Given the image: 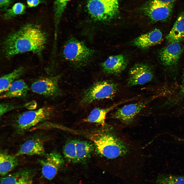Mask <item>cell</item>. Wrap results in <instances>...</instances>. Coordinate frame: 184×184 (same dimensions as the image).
Returning <instances> with one entry per match:
<instances>
[{
    "mask_svg": "<svg viewBox=\"0 0 184 184\" xmlns=\"http://www.w3.org/2000/svg\"><path fill=\"white\" fill-rule=\"evenodd\" d=\"M90 138L97 153L108 160L109 171L112 176L125 184H138L141 181L144 175V163L133 157L135 149L132 145L113 129L94 133Z\"/></svg>",
    "mask_w": 184,
    "mask_h": 184,
    "instance_id": "1",
    "label": "cell"
},
{
    "mask_svg": "<svg viewBox=\"0 0 184 184\" xmlns=\"http://www.w3.org/2000/svg\"><path fill=\"white\" fill-rule=\"evenodd\" d=\"M47 40V33L39 25L27 24L6 37L2 44V51L5 57L9 59L29 52L40 56Z\"/></svg>",
    "mask_w": 184,
    "mask_h": 184,
    "instance_id": "2",
    "label": "cell"
},
{
    "mask_svg": "<svg viewBox=\"0 0 184 184\" xmlns=\"http://www.w3.org/2000/svg\"><path fill=\"white\" fill-rule=\"evenodd\" d=\"M63 53L66 60L78 68L86 65L91 60L94 51L82 42L72 38L64 45Z\"/></svg>",
    "mask_w": 184,
    "mask_h": 184,
    "instance_id": "3",
    "label": "cell"
},
{
    "mask_svg": "<svg viewBox=\"0 0 184 184\" xmlns=\"http://www.w3.org/2000/svg\"><path fill=\"white\" fill-rule=\"evenodd\" d=\"M117 90V84L112 81L105 80L98 81L83 92L80 103L86 105L97 100L112 98Z\"/></svg>",
    "mask_w": 184,
    "mask_h": 184,
    "instance_id": "4",
    "label": "cell"
},
{
    "mask_svg": "<svg viewBox=\"0 0 184 184\" xmlns=\"http://www.w3.org/2000/svg\"><path fill=\"white\" fill-rule=\"evenodd\" d=\"M54 112L53 107L45 106L23 112L17 118L16 130L18 132L22 133L32 129L50 119Z\"/></svg>",
    "mask_w": 184,
    "mask_h": 184,
    "instance_id": "5",
    "label": "cell"
},
{
    "mask_svg": "<svg viewBox=\"0 0 184 184\" xmlns=\"http://www.w3.org/2000/svg\"><path fill=\"white\" fill-rule=\"evenodd\" d=\"M118 0H89L87 4L89 13L94 20L100 21L110 20L117 14Z\"/></svg>",
    "mask_w": 184,
    "mask_h": 184,
    "instance_id": "6",
    "label": "cell"
},
{
    "mask_svg": "<svg viewBox=\"0 0 184 184\" xmlns=\"http://www.w3.org/2000/svg\"><path fill=\"white\" fill-rule=\"evenodd\" d=\"M60 78L59 75L39 78L32 83L31 89L33 92L47 98H55L62 93L59 85Z\"/></svg>",
    "mask_w": 184,
    "mask_h": 184,
    "instance_id": "7",
    "label": "cell"
},
{
    "mask_svg": "<svg viewBox=\"0 0 184 184\" xmlns=\"http://www.w3.org/2000/svg\"><path fill=\"white\" fill-rule=\"evenodd\" d=\"M173 4V3L165 2L160 0H151L145 7V14L153 21H166L171 15Z\"/></svg>",
    "mask_w": 184,
    "mask_h": 184,
    "instance_id": "8",
    "label": "cell"
},
{
    "mask_svg": "<svg viewBox=\"0 0 184 184\" xmlns=\"http://www.w3.org/2000/svg\"><path fill=\"white\" fill-rule=\"evenodd\" d=\"M45 155L44 158L39 159L38 162L41 166L43 176L46 179L51 180L55 177L63 166L64 161L62 156L55 150Z\"/></svg>",
    "mask_w": 184,
    "mask_h": 184,
    "instance_id": "9",
    "label": "cell"
},
{
    "mask_svg": "<svg viewBox=\"0 0 184 184\" xmlns=\"http://www.w3.org/2000/svg\"><path fill=\"white\" fill-rule=\"evenodd\" d=\"M153 76L152 70L148 65L142 63L135 64L129 71L127 85L130 86L143 85L151 81Z\"/></svg>",
    "mask_w": 184,
    "mask_h": 184,
    "instance_id": "10",
    "label": "cell"
},
{
    "mask_svg": "<svg viewBox=\"0 0 184 184\" xmlns=\"http://www.w3.org/2000/svg\"><path fill=\"white\" fill-rule=\"evenodd\" d=\"M149 100L142 101L125 105L117 109L112 114V117L125 123H131L145 107Z\"/></svg>",
    "mask_w": 184,
    "mask_h": 184,
    "instance_id": "11",
    "label": "cell"
},
{
    "mask_svg": "<svg viewBox=\"0 0 184 184\" xmlns=\"http://www.w3.org/2000/svg\"><path fill=\"white\" fill-rule=\"evenodd\" d=\"M183 48L180 43H170L160 51L159 56L162 64L167 67H172L177 63L183 51Z\"/></svg>",
    "mask_w": 184,
    "mask_h": 184,
    "instance_id": "12",
    "label": "cell"
},
{
    "mask_svg": "<svg viewBox=\"0 0 184 184\" xmlns=\"http://www.w3.org/2000/svg\"><path fill=\"white\" fill-rule=\"evenodd\" d=\"M127 64L125 56L120 54L109 57L101 64V66L105 73L117 75L125 69Z\"/></svg>",
    "mask_w": 184,
    "mask_h": 184,
    "instance_id": "13",
    "label": "cell"
},
{
    "mask_svg": "<svg viewBox=\"0 0 184 184\" xmlns=\"http://www.w3.org/2000/svg\"><path fill=\"white\" fill-rule=\"evenodd\" d=\"M34 174L32 170L21 169L1 178L0 184H33Z\"/></svg>",
    "mask_w": 184,
    "mask_h": 184,
    "instance_id": "14",
    "label": "cell"
},
{
    "mask_svg": "<svg viewBox=\"0 0 184 184\" xmlns=\"http://www.w3.org/2000/svg\"><path fill=\"white\" fill-rule=\"evenodd\" d=\"M45 152L43 142L38 139L29 140L20 146L15 155L17 156L23 155L43 156Z\"/></svg>",
    "mask_w": 184,
    "mask_h": 184,
    "instance_id": "15",
    "label": "cell"
},
{
    "mask_svg": "<svg viewBox=\"0 0 184 184\" xmlns=\"http://www.w3.org/2000/svg\"><path fill=\"white\" fill-rule=\"evenodd\" d=\"M162 37L161 31L159 29H155L137 37L132 43L139 48L145 49L159 43Z\"/></svg>",
    "mask_w": 184,
    "mask_h": 184,
    "instance_id": "16",
    "label": "cell"
},
{
    "mask_svg": "<svg viewBox=\"0 0 184 184\" xmlns=\"http://www.w3.org/2000/svg\"><path fill=\"white\" fill-rule=\"evenodd\" d=\"M29 90L28 86L24 81L21 79H17L6 91L1 94L0 98H24L27 95Z\"/></svg>",
    "mask_w": 184,
    "mask_h": 184,
    "instance_id": "17",
    "label": "cell"
},
{
    "mask_svg": "<svg viewBox=\"0 0 184 184\" xmlns=\"http://www.w3.org/2000/svg\"><path fill=\"white\" fill-rule=\"evenodd\" d=\"M166 39L169 43H180L184 39V12L180 13Z\"/></svg>",
    "mask_w": 184,
    "mask_h": 184,
    "instance_id": "18",
    "label": "cell"
},
{
    "mask_svg": "<svg viewBox=\"0 0 184 184\" xmlns=\"http://www.w3.org/2000/svg\"><path fill=\"white\" fill-rule=\"evenodd\" d=\"M125 101L121 102L105 108H96L94 109L91 112L84 121L89 123H96L104 126L107 114L119 104Z\"/></svg>",
    "mask_w": 184,
    "mask_h": 184,
    "instance_id": "19",
    "label": "cell"
},
{
    "mask_svg": "<svg viewBox=\"0 0 184 184\" xmlns=\"http://www.w3.org/2000/svg\"><path fill=\"white\" fill-rule=\"evenodd\" d=\"M17 156L11 155L7 152L0 153V174L4 176L13 170L18 164Z\"/></svg>",
    "mask_w": 184,
    "mask_h": 184,
    "instance_id": "20",
    "label": "cell"
},
{
    "mask_svg": "<svg viewBox=\"0 0 184 184\" xmlns=\"http://www.w3.org/2000/svg\"><path fill=\"white\" fill-rule=\"evenodd\" d=\"M77 163H84L89 158L94 151L93 144L87 141L75 140Z\"/></svg>",
    "mask_w": 184,
    "mask_h": 184,
    "instance_id": "21",
    "label": "cell"
},
{
    "mask_svg": "<svg viewBox=\"0 0 184 184\" xmlns=\"http://www.w3.org/2000/svg\"><path fill=\"white\" fill-rule=\"evenodd\" d=\"M24 71L23 67H20L2 76L0 79V93L6 91L12 84L23 74Z\"/></svg>",
    "mask_w": 184,
    "mask_h": 184,
    "instance_id": "22",
    "label": "cell"
},
{
    "mask_svg": "<svg viewBox=\"0 0 184 184\" xmlns=\"http://www.w3.org/2000/svg\"><path fill=\"white\" fill-rule=\"evenodd\" d=\"M156 184H184V176L161 174L157 176Z\"/></svg>",
    "mask_w": 184,
    "mask_h": 184,
    "instance_id": "23",
    "label": "cell"
},
{
    "mask_svg": "<svg viewBox=\"0 0 184 184\" xmlns=\"http://www.w3.org/2000/svg\"><path fill=\"white\" fill-rule=\"evenodd\" d=\"M63 152L65 158L68 162L73 163H77L75 140L67 142L63 147Z\"/></svg>",
    "mask_w": 184,
    "mask_h": 184,
    "instance_id": "24",
    "label": "cell"
},
{
    "mask_svg": "<svg viewBox=\"0 0 184 184\" xmlns=\"http://www.w3.org/2000/svg\"><path fill=\"white\" fill-rule=\"evenodd\" d=\"M69 0H55L54 5L55 29H58V25L63 13Z\"/></svg>",
    "mask_w": 184,
    "mask_h": 184,
    "instance_id": "25",
    "label": "cell"
},
{
    "mask_svg": "<svg viewBox=\"0 0 184 184\" xmlns=\"http://www.w3.org/2000/svg\"><path fill=\"white\" fill-rule=\"evenodd\" d=\"M25 6L23 4L21 3H16L11 8L5 10L3 17L6 19H8L22 14L25 12Z\"/></svg>",
    "mask_w": 184,
    "mask_h": 184,
    "instance_id": "26",
    "label": "cell"
},
{
    "mask_svg": "<svg viewBox=\"0 0 184 184\" xmlns=\"http://www.w3.org/2000/svg\"><path fill=\"white\" fill-rule=\"evenodd\" d=\"M28 104L18 105L9 103H2L0 104V116L1 117L5 113L14 109L26 107Z\"/></svg>",
    "mask_w": 184,
    "mask_h": 184,
    "instance_id": "27",
    "label": "cell"
},
{
    "mask_svg": "<svg viewBox=\"0 0 184 184\" xmlns=\"http://www.w3.org/2000/svg\"><path fill=\"white\" fill-rule=\"evenodd\" d=\"M12 3V0H0V7L5 10L6 8Z\"/></svg>",
    "mask_w": 184,
    "mask_h": 184,
    "instance_id": "28",
    "label": "cell"
},
{
    "mask_svg": "<svg viewBox=\"0 0 184 184\" xmlns=\"http://www.w3.org/2000/svg\"><path fill=\"white\" fill-rule=\"evenodd\" d=\"M27 1L28 6L31 7L36 6L41 2L40 0H27Z\"/></svg>",
    "mask_w": 184,
    "mask_h": 184,
    "instance_id": "29",
    "label": "cell"
},
{
    "mask_svg": "<svg viewBox=\"0 0 184 184\" xmlns=\"http://www.w3.org/2000/svg\"><path fill=\"white\" fill-rule=\"evenodd\" d=\"M175 140L184 144V138H181L176 136H174Z\"/></svg>",
    "mask_w": 184,
    "mask_h": 184,
    "instance_id": "30",
    "label": "cell"
},
{
    "mask_svg": "<svg viewBox=\"0 0 184 184\" xmlns=\"http://www.w3.org/2000/svg\"><path fill=\"white\" fill-rule=\"evenodd\" d=\"M180 93L181 95H184V76L182 85L180 91Z\"/></svg>",
    "mask_w": 184,
    "mask_h": 184,
    "instance_id": "31",
    "label": "cell"
},
{
    "mask_svg": "<svg viewBox=\"0 0 184 184\" xmlns=\"http://www.w3.org/2000/svg\"><path fill=\"white\" fill-rule=\"evenodd\" d=\"M163 2L169 3H173L176 0H160Z\"/></svg>",
    "mask_w": 184,
    "mask_h": 184,
    "instance_id": "32",
    "label": "cell"
}]
</instances>
